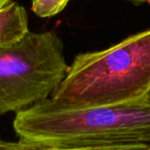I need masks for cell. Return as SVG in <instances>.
Returning <instances> with one entry per match:
<instances>
[{"mask_svg":"<svg viewBox=\"0 0 150 150\" xmlns=\"http://www.w3.org/2000/svg\"><path fill=\"white\" fill-rule=\"evenodd\" d=\"M127 1H132V2H145V1H149V0H127Z\"/></svg>","mask_w":150,"mask_h":150,"instance_id":"obj_8","label":"cell"},{"mask_svg":"<svg viewBox=\"0 0 150 150\" xmlns=\"http://www.w3.org/2000/svg\"><path fill=\"white\" fill-rule=\"evenodd\" d=\"M149 98H150V93H149Z\"/></svg>","mask_w":150,"mask_h":150,"instance_id":"obj_10","label":"cell"},{"mask_svg":"<svg viewBox=\"0 0 150 150\" xmlns=\"http://www.w3.org/2000/svg\"><path fill=\"white\" fill-rule=\"evenodd\" d=\"M28 32V15L22 5L11 1L0 8V47L18 41Z\"/></svg>","mask_w":150,"mask_h":150,"instance_id":"obj_5","label":"cell"},{"mask_svg":"<svg viewBox=\"0 0 150 150\" xmlns=\"http://www.w3.org/2000/svg\"><path fill=\"white\" fill-rule=\"evenodd\" d=\"M5 141H2V140H0V150L3 149V146H4Z\"/></svg>","mask_w":150,"mask_h":150,"instance_id":"obj_9","label":"cell"},{"mask_svg":"<svg viewBox=\"0 0 150 150\" xmlns=\"http://www.w3.org/2000/svg\"><path fill=\"white\" fill-rule=\"evenodd\" d=\"M150 93V29L75 57L48 102L59 108L116 105Z\"/></svg>","mask_w":150,"mask_h":150,"instance_id":"obj_1","label":"cell"},{"mask_svg":"<svg viewBox=\"0 0 150 150\" xmlns=\"http://www.w3.org/2000/svg\"><path fill=\"white\" fill-rule=\"evenodd\" d=\"M13 0H0V8L4 7L6 4H8L9 2H11Z\"/></svg>","mask_w":150,"mask_h":150,"instance_id":"obj_7","label":"cell"},{"mask_svg":"<svg viewBox=\"0 0 150 150\" xmlns=\"http://www.w3.org/2000/svg\"><path fill=\"white\" fill-rule=\"evenodd\" d=\"M20 139L150 145V98L116 105L59 108L47 100L17 112Z\"/></svg>","mask_w":150,"mask_h":150,"instance_id":"obj_2","label":"cell"},{"mask_svg":"<svg viewBox=\"0 0 150 150\" xmlns=\"http://www.w3.org/2000/svg\"><path fill=\"white\" fill-rule=\"evenodd\" d=\"M11 150H150L149 144L97 143L63 140H25L11 143Z\"/></svg>","mask_w":150,"mask_h":150,"instance_id":"obj_4","label":"cell"},{"mask_svg":"<svg viewBox=\"0 0 150 150\" xmlns=\"http://www.w3.org/2000/svg\"><path fill=\"white\" fill-rule=\"evenodd\" d=\"M64 46L52 31L28 32L0 47V115L47 100L66 75Z\"/></svg>","mask_w":150,"mask_h":150,"instance_id":"obj_3","label":"cell"},{"mask_svg":"<svg viewBox=\"0 0 150 150\" xmlns=\"http://www.w3.org/2000/svg\"><path fill=\"white\" fill-rule=\"evenodd\" d=\"M70 0H32V11L40 18H50L63 11Z\"/></svg>","mask_w":150,"mask_h":150,"instance_id":"obj_6","label":"cell"}]
</instances>
